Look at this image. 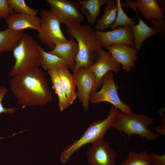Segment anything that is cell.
Segmentation results:
<instances>
[{"mask_svg": "<svg viewBox=\"0 0 165 165\" xmlns=\"http://www.w3.org/2000/svg\"><path fill=\"white\" fill-rule=\"evenodd\" d=\"M9 83L18 103L23 107L43 106L53 100L45 74L39 67L12 77Z\"/></svg>", "mask_w": 165, "mask_h": 165, "instance_id": "6da1fadb", "label": "cell"}, {"mask_svg": "<svg viewBox=\"0 0 165 165\" xmlns=\"http://www.w3.org/2000/svg\"><path fill=\"white\" fill-rule=\"evenodd\" d=\"M66 32L70 38L77 41L78 45L73 73L81 67L89 68L96 62L103 48L97 38L96 30L91 26L80 24L67 27Z\"/></svg>", "mask_w": 165, "mask_h": 165, "instance_id": "7a4b0ae2", "label": "cell"}, {"mask_svg": "<svg viewBox=\"0 0 165 165\" xmlns=\"http://www.w3.org/2000/svg\"><path fill=\"white\" fill-rule=\"evenodd\" d=\"M39 46L32 36L23 32L19 43L13 51L15 62L9 72L10 76H17L40 66Z\"/></svg>", "mask_w": 165, "mask_h": 165, "instance_id": "3957f363", "label": "cell"}, {"mask_svg": "<svg viewBox=\"0 0 165 165\" xmlns=\"http://www.w3.org/2000/svg\"><path fill=\"white\" fill-rule=\"evenodd\" d=\"M119 111L118 109L112 106L106 118L92 123L79 139L64 148L60 156L61 162L63 163H67L74 153L86 144L104 139L107 131L112 127Z\"/></svg>", "mask_w": 165, "mask_h": 165, "instance_id": "277c9868", "label": "cell"}, {"mask_svg": "<svg viewBox=\"0 0 165 165\" xmlns=\"http://www.w3.org/2000/svg\"><path fill=\"white\" fill-rule=\"evenodd\" d=\"M154 120L153 118L146 115L133 112L127 114L119 111L112 127L121 133H124L129 138L133 134H137L146 140L153 141L160 136L148 128Z\"/></svg>", "mask_w": 165, "mask_h": 165, "instance_id": "5b68a950", "label": "cell"}, {"mask_svg": "<svg viewBox=\"0 0 165 165\" xmlns=\"http://www.w3.org/2000/svg\"><path fill=\"white\" fill-rule=\"evenodd\" d=\"M102 87L98 92L92 93L89 97L90 101L93 104L105 101L127 114L133 113L130 106L121 101L118 94L119 86L113 79V74L109 71L103 76Z\"/></svg>", "mask_w": 165, "mask_h": 165, "instance_id": "8992f818", "label": "cell"}, {"mask_svg": "<svg viewBox=\"0 0 165 165\" xmlns=\"http://www.w3.org/2000/svg\"><path fill=\"white\" fill-rule=\"evenodd\" d=\"M40 29L38 37L43 44L51 50L57 42L67 40L61 28V23L50 9H45L40 12Z\"/></svg>", "mask_w": 165, "mask_h": 165, "instance_id": "52a82bcc", "label": "cell"}, {"mask_svg": "<svg viewBox=\"0 0 165 165\" xmlns=\"http://www.w3.org/2000/svg\"><path fill=\"white\" fill-rule=\"evenodd\" d=\"M50 9L61 24L67 27L81 24L84 17L80 12V6L77 0H47Z\"/></svg>", "mask_w": 165, "mask_h": 165, "instance_id": "ba28073f", "label": "cell"}, {"mask_svg": "<svg viewBox=\"0 0 165 165\" xmlns=\"http://www.w3.org/2000/svg\"><path fill=\"white\" fill-rule=\"evenodd\" d=\"M72 75L78 88L77 97L83 110L87 111L89 109L90 95L96 91L98 88L96 77L89 68L84 67L79 68Z\"/></svg>", "mask_w": 165, "mask_h": 165, "instance_id": "9c48e42d", "label": "cell"}, {"mask_svg": "<svg viewBox=\"0 0 165 165\" xmlns=\"http://www.w3.org/2000/svg\"><path fill=\"white\" fill-rule=\"evenodd\" d=\"M97 40L103 48H106L114 44H125L134 47L133 35L130 25L120 26L107 31H96Z\"/></svg>", "mask_w": 165, "mask_h": 165, "instance_id": "30bf717a", "label": "cell"}, {"mask_svg": "<svg viewBox=\"0 0 165 165\" xmlns=\"http://www.w3.org/2000/svg\"><path fill=\"white\" fill-rule=\"evenodd\" d=\"M87 154L90 165H116V153L104 139L92 143Z\"/></svg>", "mask_w": 165, "mask_h": 165, "instance_id": "8fae6325", "label": "cell"}, {"mask_svg": "<svg viewBox=\"0 0 165 165\" xmlns=\"http://www.w3.org/2000/svg\"><path fill=\"white\" fill-rule=\"evenodd\" d=\"M94 74L97 88L102 85L103 76L108 72L118 73L121 70L120 64L108 52L102 50L95 64L89 68Z\"/></svg>", "mask_w": 165, "mask_h": 165, "instance_id": "7c38bea8", "label": "cell"}, {"mask_svg": "<svg viewBox=\"0 0 165 165\" xmlns=\"http://www.w3.org/2000/svg\"><path fill=\"white\" fill-rule=\"evenodd\" d=\"M106 49L115 60L121 64L122 68L128 72L134 68L138 59V50L125 44H114Z\"/></svg>", "mask_w": 165, "mask_h": 165, "instance_id": "4fadbf2b", "label": "cell"}, {"mask_svg": "<svg viewBox=\"0 0 165 165\" xmlns=\"http://www.w3.org/2000/svg\"><path fill=\"white\" fill-rule=\"evenodd\" d=\"M78 50L77 41L74 38H70L57 42L54 48L49 52L64 59L67 62L68 68L72 71Z\"/></svg>", "mask_w": 165, "mask_h": 165, "instance_id": "5bb4252c", "label": "cell"}, {"mask_svg": "<svg viewBox=\"0 0 165 165\" xmlns=\"http://www.w3.org/2000/svg\"><path fill=\"white\" fill-rule=\"evenodd\" d=\"M134 2V1H126V4L134 10L139 18V23L138 24L130 25L134 38V47L138 50L141 48L143 43L146 39L150 37L157 35V33L153 28L148 26L141 19Z\"/></svg>", "mask_w": 165, "mask_h": 165, "instance_id": "9a60e30c", "label": "cell"}, {"mask_svg": "<svg viewBox=\"0 0 165 165\" xmlns=\"http://www.w3.org/2000/svg\"><path fill=\"white\" fill-rule=\"evenodd\" d=\"M5 20L8 28L14 31H22L30 28L38 32L40 29V18L36 16L15 13Z\"/></svg>", "mask_w": 165, "mask_h": 165, "instance_id": "2e32d148", "label": "cell"}, {"mask_svg": "<svg viewBox=\"0 0 165 165\" xmlns=\"http://www.w3.org/2000/svg\"><path fill=\"white\" fill-rule=\"evenodd\" d=\"M80 6V10L85 16L89 24L94 25L97 22L102 6L109 0H77Z\"/></svg>", "mask_w": 165, "mask_h": 165, "instance_id": "e0dca14e", "label": "cell"}, {"mask_svg": "<svg viewBox=\"0 0 165 165\" xmlns=\"http://www.w3.org/2000/svg\"><path fill=\"white\" fill-rule=\"evenodd\" d=\"M134 4L137 10L148 21L164 17L163 12L157 0H137Z\"/></svg>", "mask_w": 165, "mask_h": 165, "instance_id": "ac0fdd59", "label": "cell"}, {"mask_svg": "<svg viewBox=\"0 0 165 165\" xmlns=\"http://www.w3.org/2000/svg\"><path fill=\"white\" fill-rule=\"evenodd\" d=\"M61 83L71 105L77 98L76 85L73 75L66 67L62 66L57 69Z\"/></svg>", "mask_w": 165, "mask_h": 165, "instance_id": "d6986e66", "label": "cell"}, {"mask_svg": "<svg viewBox=\"0 0 165 165\" xmlns=\"http://www.w3.org/2000/svg\"><path fill=\"white\" fill-rule=\"evenodd\" d=\"M117 8V0H109L104 8V13L101 17L97 21L95 30L104 31L111 27L116 20Z\"/></svg>", "mask_w": 165, "mask_h": 165, "instance_id": "ffe728a7", "label": "cell"}, {"mask_svg": "<svg viewBox=\"0 0 165 165\" xmlns=\"http://www.w3.org/2000/svg\"><path fill=\"white\" fill-rule=\"evenodd\" d=\"M23 31H16L8 28L0 31V53L13 51L19 43Z\"/></svg>", "mask_w": 165, "mask_h": 165, "instance_id": "44dd1931", "label": "cell"}, {"mask_svg": "<svg viewBox=\"0 0 165 165\" xmlns=\"http://www.w3.org/2000/svg\"><path fill=\"white\" fill-rule=\"evenodd\" d=\"M47 72L51 79L52 88L58 97L60 109L61 111H62L68 108L71 104L62 86L57 69H51Z\"/></svg>", "mask_w": 165, "mask_h": 165, "instance_id": "7402d4cb", "label": "cell"}, {"mask_svg": "<svg viewBox=\"0 0 165 165\" xmlns=\"http://www.w3.org/2000/svg\"><path fill=\"white\" fill-rule=\"evenodd\" d=\"M39 48L41 57L40 65L44 70L48 71L52 68L57 69L62 66L68 68L67 62L64 59L45 51L40 46Z\"/></svg>", "mask_w": 165, "mask_h": 165, "instance_id": "603a6c76", "label": "cell"}, {"mask_svg": "<svg viewBox=\"0 0 165 165\" xmlns=\"http://www.w3.org/2000/svg\"><path fill=\"white\" fill-rule=\"evenodd\" d=\"M121 165H152L147 151L139 153L134 151H129L128 158L123 161Z\"/></svg>", "mask_w": 165, "mask_h": 165, "instance_id": "cb8c5ba5", "label": "cell"}, {"mask_svg": "<svg viewBox=\"0 0 165 165\" xmlns=\"http://www.w3.org/2000/svg\"><path fill=\"white\" fill-rule=\"evenodd\" d=\"M10 7L15 13H22L33 16H36L38 10L28 6L24 0H7Z\"/></svg>", "mask_w": 165, "mask_h": 165, "instance_id": "d4e9b609", "label": "cell"}, {"mask_svg": "<svg viewBox=\"0 0 165 165\" xmlns=\"http://www.w3.org/2000/svg\"><path fill=\"white\" fill-rule=\"evenodd\" d=\"M118 8L115 21L110 28L112 30L117 27L126 25L136 24V22L129 18L124 13L122 7L120 0H117Z\"/></svg>", "mask_w": 165, "mask_h": 165, "instance_id": "484cf974", "label": "cell"}, {"mask_svg": "<svg viewBox=\"0 0 165 165\" xmlns=\"http://www.w3.org/2000/svg\"><path fill=\"white\" fill-rule=\"evenodd\" d=\"M153 25V28L157 35L163 41H165V18L153 19L151 20Z\"/></svg>", "mask_w": 165, "mask_h": 165, "instance_id": "4316f807", "label": "cell"}, {"mask_svg": "<svg viewBox=\"0 0 165 165\" xmlns=\"http://www.w3.org/2000/svg\"><path fill=\"white\" fill-rule=\"evenodd\" d=\"M15 13L10 7L7 0H0V19L6 20L9 16Z\"/></svg>", "mask_w": 165, "mask_h": 165, "instance_id": "83f0119b", "label": "cell"}, {"mask_svg": "<svg viewBox=\"0 0 165 165\" xmlns=\"http://www.w3.org/2000/svg\"><path fill=\"white\" fill-rule=\"evenodd\" d=\"M8 92V90L4 86L0 87V114L2 113L12 114L15 112L17 109L16 108H6L3 106L2 101Z\"/></svg>", "mask_w": 165, "mask_h": 165, "instance_id": "f1b7e54d", "label": "cell"}, {"mask_svg": "<svg viewBox=\"0 0 165 165\" xmlns=\"http://www.w3.org/2000/svg\"><path fill=\"white\" fill-rule=\"evenodd\" d=\"M152 165H165V155H160L154 152L148 153Z\"/></svg>", "mask_w": 165, "mask_h": 165, "instance_id": "f546056e", "label": "cell"}, {"mask_svg": "<svg viewBox=\"0 0 165 165\" xmlns=\"http://www.w3.org/2000/svg\"><path fill=\"white\" fill-rule=\"evenodd\" d=\"M152 129L159 135H165V124H163L160 126L153 128Z\"/></svg>", "mask_w": 165, "mask_h": 165, "instance_id": "4dcf8cb0", "label": "cell"}, {"mask_svg": "<svg viewBox=\"0 0 165 165\" xmlns=\"http://www.w3.org/2000/svg\"><path fill=\"white\" fill-rule=\"evenodd\" d=\"M160 5V7L163 11H165V0H157Z\"/></svg>", "mask_w": 165, "mask_h": 165, "instance_id": "1f68e13d", "label": "cell"}]
</instances>
